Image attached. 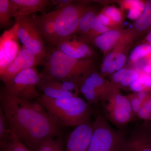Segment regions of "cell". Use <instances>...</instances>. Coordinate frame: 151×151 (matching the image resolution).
Here are the masks:
<instances>
[{
  "mask_svg": "<svg viewBox=\"0 0 151 151\" xmlns=\"http://www.w3.org/2000/svg\"><path fill=\"white\" fill-rule=\"evenodd\" d=\"M1 106L11 124L13 136L35 151L46 139L60 136L59 126L40 103L19 99L4 89Z\"/></svg>",
  "mask_w": 151,
  "mask_h": 151,
  "instance_id": "1",
  "label": "cell"
},
{
  "mask_svg": "<svg viewBox=\"0 0 151 151\" xmlns=\"http://www.w3.org/2000/svg\"><path fill=\"white\" fill-rule=\"evenodd\" d=\"M37 102L58 126L76 127L89 122L92 114L89 103L78 96L53 99L43 94Z\"/></svg>",
  "mask_w": 151,
  "mask_h": 151,
  "instance_id": "2",
  "label": "cell"
},
{
  "mask_svg": "<svg viewBox=\"0 0 151 151\" xmlns=\"http://www.w3.org/2000/svg\"><path fill=\"white\" fill-rule=\"evenodd\" d=\"M44 59L43 73L57 79L75 81L93 70V62L89 58L76 59L55 47L47 52Z\"/></svg>",
  "mask_w": 151,
  "mask_h": 151,
  "instance_id": "3",
  "label": "cell"
},
{
  "mask_svg": "<svg viewBox=\"0 0 151 151\" xmlns=\"http://www.w3.org/2000/svg\"><path fill=\"white\" fill-rule=\"evenodd\" d=\"M93 132L87 151H127L128 141L100 115L92 123Z\"/></svg>",
  "mask_w": 151,
  "mask_h": 151,
  "instance_id": "4",
  "label": "cell"
},
{
  "mask_svg": "<svg viewBox=\"0 0 151 151\" xmlns=\"http://www.w3.org/2000/svg\"><path fill=\"white\" fill-rule=\"evenodd\" d=\"M101 100L106 116L113 124L124 126L134 117L127 97L122 95L113 83H110L106 94Z\"/></svg>",
  "mask_w": 151,
  "mask_h": 151,
  "instance_id": "5",
  "label": "cell"
},
{
  "mask_svg": "<svg viewBox=\"0 0 151 151\" xmlns=\"http://www.w3.org/2000/svg\"><path fill=\"white\" fill-rule=\"evenodd\" d=\"M42 76V73H39L35 67L24 69L3 89L8 94L22 100L31 101L38 99L39 95L37 85Z\"/></svg>",
  "mask_w": 151,
  "mask_h": 151,
  "instance_id": "6",
  "label": "cell"
},
{
  "mask_svg": "<svg viewBox=\"0 0 151 151\" xmlns=\"http://www.w3.org/2000/svg\"><path fill=\"white\" fill-rule=\"evenodd\" d=\"M87 8L84 4L72 2L62 8L55 9L57 42L72 37L76 32L81 17Z\"/></svg>",
  "mask_w": 151,
  "mask_h": 151,
  "instance_id": "7",
  "label": "cell"
},
{
  "mask_svg": "<svg viewBox=\"0 0 151 151\" xmlns=\"http://www.w3.org/2000/svg\"><path fill=\"white\" fill-rule=\"evenodd\" d=\"M32 15L15 18L18 24V35L22 46L35 54L42 62L47 52L43 38L35 24Z\"/></svg>",
  "mask_w": 151,
  "mask_h": 151,
  "instance_id": "8",
  "label": "cell"
},
{
  "mask_svg": "<svg viewBox=\"0 0 151 151\" xmlns=\"http://www.w3.org/2000/svg\"><path fill=\"white\" fill-rule=\"evenodd\" d=\"M18 24L5 31L0 37V73H2L15 58L20 50L18 35Z\"/></svg>",
  "mask_w": 151,
  "mask_h": 151,
  "instance_id": "9",
  "label": "cell"
},
{
  "mask_svg": "<svg viewBox=\"0 0 151 151\" xmlns=\"http://www.w3.org/2000/svg\"><path fill=\"white\" fill-rule=\"evenodd\" d=\"M41 61L35 54L22 46L15 58L2 73H0V78L5 86H7L22 70L35 67Z\"/></svg>",
  "mask_w": 151,
  "mask_h": 151,
  "instance_id": "10",
  "label": "cell"
},
{
  "mask_svg": "<svg viewBox=\"0 0 151 151\" xmlns=\"http://www.w3.org/2000/svg\"><path fill=\"white\" fill-rule=\"evenodd\" d=\"M93 132L89 121L76 126L68 137L65 151H87Z\"/></svg>",
  "mask_w": 151,
  "mask_h": 151,
  "instance_id": "11",
  "label": "cell"
},
{
  "mask_svg": "<svg viewBox=\"0 0 151 151\" xmlns=\"http://www.w3.org/2000/svg\"><path fill=\"white\" fill-rule=\"evenodd\" d=\"M35 24L43 38L52 46L57 42V33L55 24L56 11H52L42 15H32Z\"/></svg>",
  "mask_w": 151,
  "mask_h": 151,
  "instance_id": "12",
  "label": "cell"
},
{
  "mask_svg": "<svg viewBox=\"0 0 151 151\" xmlns=\"http://www.w3.org/2000/svg\"><path fill=\"white\" fill-rule=\"evenodd\" d=\"M12 17L29 15L41 12L42 14L51 4L48 0H10Z\"/></svg>",
  "mask_w": 151,
  "mask_h": 151,
  "instance_id": "13",
  "label": "cell"
},
{
  "mask_svg": "<svg viewBox=\"0 0 151 151\" xmlns=\"http://www.w3.org/2000/svg\"><path fill=\"white\" fill-rule=\"evenodd\" d=\"M55 46L64 54L76 59L88 58L92 54L91 49L86 42L72 39V37L58 42Z\"/></svg>",
  "mask_w": 151,
  "mask_h": 151,
  "instance_id": "14",
  "label": "cell"
},
{
  "mask_svg": "<svg viewBox=\"0 0 151 151\" xmlns=\"http://www.w3.org/2000/svg\"><path fill=\"white\" fill-rule=\"evenodd\" d=\"M75 81H81L94 89L100 97V100L106 94L110 84V82L104 81L103 76L94 72V70L76 79Z\"/></svg>",
  "mask_w": 151,
  "mask_h": 151,
  "instance_id": "15",
  "label": "cell"
},
{
  "mask_svg": "<svg viewBox=\"0 0 151 151\" xmlns=\"http://www.w3.org/2000/svg\"><path fill=\"white\" fill-rule=\"evenodd\" d=\"M122 37V33L119 31L110 29L94 38V42L97 47L106 53L116 45Z\"/></svg>",
  "mask_w": 151,
  "mask_h": 151,
  "instance_id": "16",
  "label": "cell"
},
{
  "mask_svg": "<svg viewBox=\"0 0 151 151\" xmlns=\"http://www.w3.org/2000/svg\"><path fill=\"white\" fill-rule=\"evenodd\" d=\"M127 151H151L150 138L143 132H136L128 141Z\"/></svg>",
  "mask_w": 151,
  "mask_h": 151,
  "instance_id": "17",
  "label": "cell"
},
{
  "mask_svg": "<svg viewBox=\"0 0 151 151\" xmlns=\"http://www.w3.org/2000/svg\"><path fill=\"white\" fill-rule=\"evenodd\" d=\"M97 17L95 11L88 8L80 19L76 33H79L86 36L92 29Z\"/></svg>",
  "mask_w": 151,
  "mask_h": 151,
  "instance_id": "18",
  "label": "cell"
},
{
  "mask_svg": "<svg viewBox=\"0 0 151 151\" xmlns=\"http://www.w3.org/2000/svg\"><path fill=\"white\" fill-rule=\"evenodd\" d=\"M13 131L9 122L0 107V147L13 139Z\"/></svg>",
  "mask_w": 151,
  "mask_h": 151,
  "instance_id": "19",
  "label": "cell"
},
{
  "mask_svg": "<svg viewBox=\"0 0 151 151\" xmlns=\"http://www.w3.org/2000/svg\"><path fill=\"white\" fill-rule=\"evenodd\" d=\"M35 151H65L60 136L50 138L43 141Z\"/></svg>",
  "mask_w": 151,
  "mask_h": 151,
  "instance_id": "20",
  "label": "cell"
},
{
  "mask_svg": "<svg viewBox=\"0 0 151 151\" xmlns=\"http://www.w3.org/2000/svg\"><path fill=\"white\" fill-rule=\"evenodd\" d=\"M151 19V1L145 2L142 13L134 23L135 28L139 31H143L150 26Z\"/></svg>",
  "mask_w": 151,
  "mask_h": 151,
  "instance_id": "21",
  "label": "cell"
},
{
  "mask_svg": "<svg viewBox=\"0 0 151 151\" xmlns=\"http://www.w3.org/2000/svg\"><path fill=\"white\" fill-rule=\"evenodd\" d=\"M37 88L43 92V95L53 99L66 98L72 97H78L71 92H67L54 87H51L39 83Z\"/></svg>",
  "mask_w": 151,
  "mask_h": 151,
  "instance_id": "22",
  "label": "cell"
},
{
  "mask_svg": "<svg viewBox=\"0 0 151 151\" xmlns=\"http://www.w3.org/2000/svg\"><path fill=\"white\" fill-rule=\"evenodd\" d=\"M130 58L132 63H136L142 58H151V45L143 44L136 47L131 52Z\"/></svg>",
  "mask_w": 151,
  "mask_h": 151,
  "instance_id": "23",
  "label": "cell"
},
{
  "mask_svg": "<svg viewBox=\"0 0 151 151\" xmlns=\"http://www.w3.org/2000/svg\"><path fill=\"white\" fill-rule=\"evenodd\" d=\"M12 17L11 14L10 0H0V25L1 28L8 26Z\"/></svg>",
  "mask_w": 151,
  "mask_h": 151,
  "instance_id": "24",
  "label": "cell"
},
{
  "mask_svg": "<svg viewBox=\"0 0 151 151\" xmlns=\"http://www.w3.org/2000/svg\"><path fill=\"white\" fill-rule=\"evenodd\" d=\"M76 83L78 84L79 92L84 95L89 104H96L100 100V97L94 89L81 81H77Z\"/></svg>",
  "mask_w": 151,
  "mask_h": 151,
  "instance_id": "25",
  "label": "cell"
},
{
  "mask_svg": "<svg viewBox=\"0 0 151 151\" xmlns=\"http://www.w3.org/2000/svg\"><path fill=\"white\" fill-rule=\"evenodd\" d=\"M105 14L112 23V26L121 24L123 21L122 12L119 9L114 6H108L103 9L102 12Z\"/></svg>",
  "mask_w": 151,
  "mask_h": 151,
  "instance_id": "26",
  "label": "cell"
},
{
  "mask_svg": "<svg viewBox=\"0 0 151 151\" xmlns=\"http://www.w3.org/2000/svg\"><path fill=\"white\" fill-rule=\"evenodd\" d=\"M1 151H31L22 141L17 138H14L1 148Z\"/></svg>",
  "mask_w": 151,
  "mask_h": 151,
  "instance_id": "27",
  "label": "cell"
},
{
  "mask_svg": "<svg viewBox=\"0 0 151 151\" xmlns=\"http://www.w3.org/2000/svg\"><path fill=\"white\" fill-rule=\"evenodd\" d=\"M145 2L136 0L134 4L128 10L127 17L131 20H137L140 16L144 11Z\"/></svg>",
  "mask_w": 151,
  "mask_h": 151,
  "instance_id": "28",
  "label": "cell"
},
{
  "mask_svg": "<svg viewBox=\"0 0 151 151\" xmlns=\"http://www.w3.org/2000/svg\"><path fill=\"white\" fill-rule=\"evenodd\" d=\"M114 52H110L103 60L101 71L103 73H113L116 71L114 64Z\"/></svg>",
  "mask_w": 151,
  "mask_h": 151,
  "instance_id": "29",
  "label": "cell"
},
{
  "mask_svg": "<svg viewBox=\"0 0 151 151\" xmlns=\"http://www.w3.org/2000/svg\"><path fill=\"white\" fill-rule=\"evenodd\" d=\"M140 72L136 69H128L126 75L121 82V85L124 87L130 86L139 78Z\"/></svg>",
  "mask_w": 151,
  "mask_h": 151,
  "instance_id": "30",
  "label": "cell"
},
{
  "mask_svg": "<svg viewBox=\"0 0 151 151\" xmlns=\"http://www.w3.org/2000/svg\"><path fill=\"white\" fill-rule=\"evenodd\" d=\"M138 117L144 120L151 119V96L143 104L142 106L137 114Z\"/></svg>",
  "mask_w": 151,
  "mask_h": 151,
  "instance_id": "31",
  "label": "cell"
},
{
  "mask_svg": "<svg viewBox=\"0 0 151 151\" xmlns=\"http://www.w3.org/2000/svg\"><path fill=\"white\" fill-rule=\"evenodd\" d=\"M129 102L132 112L134 116H137L139 111L143 105V103L137 96L136 93L126 96Z\"/></svg>",
  "mask_w": 151,
  "mask_h": 151,
  "instance_id": "32",
  "label": "cell"
},
{
  "mask_svg": "<svg viewBox=\"0 0 151 151\" xmlns=\"http://www.w3.org/2000/svg\"><path fill=\"white\" fill-rule=\"evenodd\" d=\"M126 61V57L123 53L114 51V64L116 71L122 69Z\"/></svg>",
  "mask_w": 151,
  "mask_h": 151,
  "instance_id": "33",
  "label": "cell"
},
{
  "mask_svg": "<svg viewBox=\"0 0 151 151\" xmlns=\"http://www.w3.org/2000/svg\"><path fill=\"white\" fill-rule=\"evenodd\" d=\"M128 69L126 68H122L119 70L116 71V72L113 73L112 76V80L113 82L112 83L116 86V84L121 83L124 76L126 75Z\"/></svg>",
  "mask_w": 151,
  "mask_h": 151,
  "instance_id": "34",
  "label": "cell"
},
{
  "mask_svg": "<svg viewBox=\"0 0 151 151\" xmlns=\"http://www.w3.org/2000/svg\"><path fill=\"white\" fill-rule=\"evenodd\" d=\"M130 89L137 93L142 91H146L145 86L142 79L139 76V78L129 86Z\"/></svg>",
  "mask_w": 151,
  "mask_h": 151,
  "instance_id": "35",
  "label": "cell"
},
{
  "mask_svg": "<svg viewBox=\"0 0 151 151\" xmlns=\"http://www.w3.org/2000/svg\"><path fill=\"white\" fill-rule=\"evenodd\" d=\"M140 76L142 79L145 86L146 91H147L151 89V74H147L141 72Z\"/></svg>",
  "mask_w": 151,
  "mask_h": 151,
  "instance_id": "36",
  "label": "cell"
},
{
  "mask_svg": "<svg viewBox=\"0 0 151 151\" xmlns=\"http://www.w3.org/2000/svg\"><path fill=\"white\" fill-rule=\"evenodd\" d=\"M97 18L99 22L103 25L107 27H108V26H112L111 20L103 12H101L99 14L97 15Z\"/></svg>",
  "mask_w": 151,
  "mask_h": 151,
  "instance_id": "37",
  "label": "cell"
},
{
  "mask_svg": "<svg viewBox=\"0 0 151 151\" xmlns=\"http://www.w3.org/2000/svg\"><path fill=\"white\" fill-rule=\"evenodd\" d=\"M137 96L139 99L142 101L143 104L147 101V100L148 99L149 97L150 96H149L147 93V91H142L141 92H137L136 93Z\"/></svg>",
  "mask_w": 151,
  "mask_h": 151,
  "instance_id": "38",
  "label": "cell"
},
{
  "mask_svg": "<svg viewBox=\"0 0 151 151\" xmlns=\"http://www.w3.org/2000/svg\"><path fill=\"white\" fill-rule=\"evenodd\" d=\"M142 72L146 74H151V66L147 64L144 65Z\"/></svg>",
  "mask_w": 151,
  "mask_h": 151,
  "instance_id": "39",
  "label": "cell"
},
{
  "mask_svg": "<svg viewBox=\"0 0 151 151\" xmlns=\"http://www.w3.org/2000/svg\"><path fill=\"white\" fill-rule=\"evenodd\" d=\"M147 40L148 42V44L151 45V30L150 32L149 33L147 37Z\"/></svg>",
  "mask_w": 151,
  "mask_h": 151,
  "instance_id": "40",
  "label": "cell"
}]
</instances>
